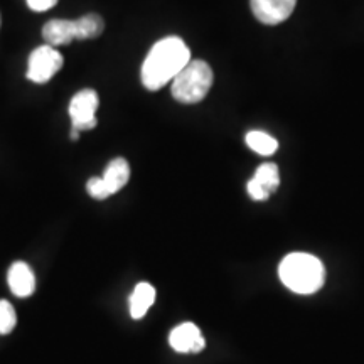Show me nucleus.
Segmentation results:
<instances>
[{
    "label": "nucleus",
    "instance_id": "obj_1",
    "mask_svg": "<svg viewBox=\"0 0 364 364\" xmlns=\"http://www.w3.org/2000/svg\"><path fill=\"white\" fill-rule=\"evenodd\" d=\"M191 61L188 44L177 36L164 38L152 46L145 58L142 71V85L150 91L161 90L179 75L182 68Z\"/></svg>",
    "mask_w": 364,
    "mask_h": 364
},
{
    "label": "nucleus",
    "instance_id": "obj_2",
    "mask_svg": "<svg viewBox=\"0 0 364 364\" xmlns=\"http://www.w3.org/2000/svg\"><path fill=\"white\" fill-rule=\"evenodd\" d=\"M280 280L295 294H316L326 280V270L317 257L309 253H290L279 267Z\"/></svg>",
    "mask_w": 364,
    "mask_h": 364
},
{
    "label": "nucleus",
    "instance_id": "obj_3",
    "mask_svg": "<svg viewBox=\"0 0 364 364\" xmlns=\"http://www.w3.org/2000/svg\"><path fill=\"white\" fill-rule=\"evenodd\" d=\"M215 75L211 66L201 59H191L179 75L172 80V97L182 105L203 102L211 90Z\"/></svg>",
    "mask_w": 364,
    "mask_h": 364
},
{
    "label": "nucleus",
    "instance_id": "obj_4",
    "mask_svg": "<svg viewBox=\"0 0 364 364\" xmlns=\"http://www.w3.org/2000/svg\"><path fill=\"white\" fill-rule=\"evenodd\" d=\"M63 68V56L53 46L44 44L31 53L27 61V80L33 83H48Z\"/></svg>",
    "mask_w": 364,
    "mask_h": 364
},
{
    "label": "nucleus",
    "instance_id": "obj_5",
    "mask_svg": "<svg viewBox=\"0 0 364 364\" xmlns=\"http://www.w3.org/2000/svg\"><path fill=\"white\" fill-rule=\"evenodd\" d=\"M100 107L98 93L95 90H81L70 102V118H71V129L83 132L91 130L97 127V110Z\"/></svg>",
    "mask_w": 364,
    "mask_h": 364
},
{
    "label": "nucleus",
    "instance_id": "obj_6",
    "mask_svg": "<svg viewBox=\"0 0 364 364\" xmlns=\"http://www.w3.org/2000/svg\"><path fill=\"white\" fill-rule=\"evenodd\" d=\"M280 186V174L279 167L272 162H265L258 167L252 179L248 181L247 191L250 198L255 201H265L275 193Z\"/></svg>",
    "mask_w": 364,
    "mask_h": 364
},
{
    "label": "nucleus",
    "instance_id": "obj_7",
    "mask_svg": "<svg viewBox=\"0 0 364 364\" xmlns=\"http://www.w3.org/2000/svg\"><path fill=\"white\" fill-rule=\"evenodd\" d=\"M252 12L262 24L277 26L292 16L297 0H250Z\"/></svg>",
    "mask_w": 364,
    "mask_h": 364
},
{
    "label": "nucleus",
    "instance_id": "obj_8",
    "mask_svg": "<svg viewBox=\"0 0 364 364\" xmlns=\"http://www.w3.org/2000/svg\"><path fill=\"white\" fill-rule=\"evenodd\" d=\"M169 344L177 353H199L206 346L201 331L193 322H184V324L172 329Z\"/></svg>",
    "mask_w": 364,
    "mask_h": 364
},
{
    "label": "nucleus",
    "instance_id": "obj_9",
    "mask_svg": "<svg viewBox=\"0 0 364 364\" xmlns=\"http://www.w3.org/2000/svg\"><path fill=\"white\" fill-rule=\"evenodd\" d=\"M7 282L12 294L17 297H31L36 290V277L33 268L26 262H16L9 268Z\"/></svg>",
    "mask_w": 364,
    "mask_h": 364
},
{
    "label": "nucleus",
    "instance_id": "obj_10",
    "mask_svg": "<svg viewBox=\"0 0 364 364\" xmlns=\"http://www.w3.org/2000/svg\"><path fill=\"white\" fill-rule=\"evenodd\" d=\"M43 39L46 44L53 46H65L73 43L76 38V21L70 19H53L46 22L43 27Z\"/></svg>",
    "mask_w": 364,
    "mask_h": 364
},
{
    "label": "nucleus",
    "instance_id": "obj_11",
    "mask_svg": "<svg viewBox=\"0 0 364 364\" xmlns=\"http://www.w3.org/2000/svg\"><path fill=\"white\" fill-rule=\"evenodd\" d=\"M102 177H103L105 184H107L108 191H110V194L112 196L117 194L118 191L125 188V184L130 179L129 162L122 157L113 159V161L107 166V169H105Z\"/></svg>",
    "mask_w": 364,
    "mask_h": 364
},
{
    "label": "nucleus",
    "instance_id": "obj_12",
    "mask_svg": "<svg viewBox=\"0 0 364 364\" xmlns=\"http://www.w3.org/2000/svg\"><path fill=\"white\" fill-rule=\"evenodd\" d=\"M154 302H156V289L147 282H142L135 287L130 297V316L134 318H142Z\"/></svg>",
    "mask_w": 364,
    "mask_h": 364
},
{
    "label": "nucleus",
    "instance_id": "obj_13",
    "mask_svg": "<svg viewBox=\"0 0 364 364\" xmlns=\"http://www.w3.org/2000/svg\"><path fill=\"white\" fill-rule=\"evenodd\" d=\"M103 29H105L103 17L95 12L86 14V16L76 19V38L80 41L98 38V36H102Z\"/></svg>",
    "mask_w": 364,
    "mask_h": 364
},
{
    "label": "nucleus",
    "instance_id": "obj_14",
    "mask_svg": "<svg viewBox=\"0 0 364 364\" xmlns=\"http://www.w3.org/2000/svg\"><path fill=\"white\" fill-rule=\"evenodd\" d=\"M247 145L253 152L260 154V156H272V154L277 152L279 149V142L273 139L272 135H268L267 132L260 130H252L247 134Z\"/></svg>",
    "mask_w": 364,
    "mask_h": 364
},
{
    "label": "nucleus",
    "instance_id": "obj_15",
    "mask_svg": "<svg viewBox=\"0 0 364 364\" xmlns=\"http://www.w3.org/2000/svg\"><path fill=\"white\" fill-rule=\"evenodd\" d=\"M17 317L16 311L7 300H0V336H6L14 331Z\"/></svg>",
    "mask_w": 364,
    "mask_h": 364
},
{
    "label": "nucleus",
    "instance_id": "obj_16",
    "mask_svg": "<svg viewBox=\"0 0 364 364\" xmlns=\"http://www.w3.org/2000/svg\"><path fill=\"white\" fill-rule=\"evenodd\" d=\"M86 191L91 198L98 199V201H103V199L110 198V191H108L107 184H105L103 177H91V179L86 182Z\"/></svg>",
    "mask_w": 364,
    "mask_h": 364
},
{
    "label": "nucleus",
    "instance_id": "obj_17",
    "mask_svg": "<svg viewBox=\"0 0 364 364\" xmlns=\"http://www.w3.org/2000/svg\"><path fill=\"white\" fill-rule=\"evenodd\" d=\"M27 6L34 12H46L58 4V0H26Z\"/></svg>",
    "mask_w": 364,
    "mask_h": 364
},
{
    "label": "nucleus",
    "instance_id": "obj_18",
    "mask_svg": "<svg viewBox=\"0 0 364 364\" xmlns=\"http://www.w3.org/2000/svg\"><path fill=\"white\" fill-rule=\"evenodd\" d=\"M70 136H71V140H78L80 139V132L75 130V129H71Z\"/></svg>",
    "mask_w": 364,
    "mask_h": 364
}]
</instances>
